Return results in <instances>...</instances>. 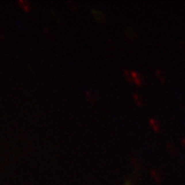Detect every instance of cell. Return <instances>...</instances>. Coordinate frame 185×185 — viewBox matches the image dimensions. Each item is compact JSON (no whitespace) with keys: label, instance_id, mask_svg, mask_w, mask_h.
<instances>
[{"label":"cell","instance_id":"6da1fadb","mask_svg":"<svg viewBox=\"0 0 185 185\" xmlns=\"http://www.w3.org/2000/svg\"><path fill=\"white\" fill-rule=\"evenodd\" d=\"M124 185H131V183H130V181H128Z\"/></svg>","mask_w":185,"mask_h":185}]
</instances>
